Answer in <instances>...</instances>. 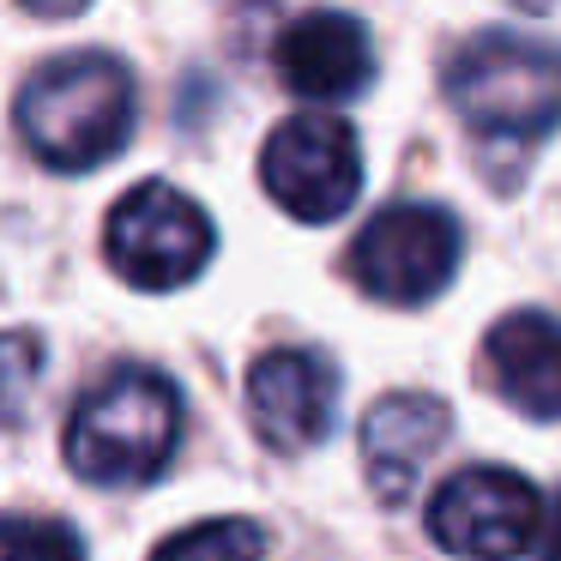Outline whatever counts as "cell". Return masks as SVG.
Returning <instances> with one entry per match:
<instances>
[{
	"label": "cell",
	"instance_id": "cell-1",
	"mask_svg": "<svg viewBox=\"0 0 561 561\" xmlns=\"http://www.w3.org/2000/svg\"><path fill=\"white\" fill-rule=\"evenodd\" d=\"M19 134L49 170H98L134 134V73L115 55H61L19 91Z\"/></svg>",
	"mask_w": 561,
	"mask_h": 561
},
{
	"label": "cell",
	"instance_id": "cell-2",
	"mask_svg": "<svg viewBox=\"0 0 561 561\" xmlns=\"http://www.w3.org/2000/svg\"><path fill=\"white\" fill-rule=\"evenodd\" d=\"M447 103L477 139L537 146L561 127V49L525 31H483L447 61Z\"/></svg>",
	"mask_w": 561,
	"mask_h": 561
},
{
	"label": "cell",
	"instance_id": "cell-3",
	"mask_svg": "<svg viewBox=\"0 0 561 561\" xmlns=\"http://www.w3.org/2000/svg\"><path fill=\"white\" fill-rule=\"evenodd\" d=\"M182 440V392L158 368H115L67 423V465L85 483H151Z\"/></svg>",
	"mask_w": 561,
	"mask_h": 561
},
{
	"label": "cell",
	"instance_id": "cell-4",
	"mask_svg": "<svg viewBox=\"0 0 561 561\" xmlns=\"http://www.w3.org/2000/svg\"><path fill=\"white\" fill-rule=\"evenodd\" d=\"M211 218L187 194H175L170 182H146L110 211V266L122 272L134 290H182L187 278H199L211 260Z\"/></svg>",
	"mask_w": 561,
	"mask_h": 561
},
{
	"label": "cell",
	"instance_id": "cell-5",
	"mask_svg": "<svg viewBox=\"0 0 561 561\" xmlns=\"http://www.w3.org/2000/svg\"><path fill=\"white\" fill-rule=\"evenodd\" d=\"M459 272V224L440 206H387L351 242V278L375 302L416 308Z\"/></svg>",
	"mask_w": 561,
	"mask_h": 561
},
{
	"label": "cell",
	"instance_id": "cell-6",
	"mask_svg": "<svg viewBox=\"0 0 561 561\" xmlns=\"http://www.w3.org/2000/svg\"><path fill=\"white\" fill-rule=\"evenodd\" d=\"M543 531V495L507 465H471L428 501V537L465 561H513Z\"/></svg>",
	"mask_w": 561,
	"mask_h": 561
},
{
	"label": "cell",
	"instance_id": "cell-7",
	"mask_svg": "<svg viewBox=\"0 0 561 561\" xmlns=\"http://www.w3.org/2000/svg\"><path fill=\"white\" fill-rule=\"evenodd\" d=\"M260 182L290 218L332 224L363 187V151L339 115H290L260 151Z\"/></svg>",
	"mask_w": 561,
	"mask_h": 561
},
{
	"label": "cell",
	"instance_id": "cell-8",
	"mask_svg": "<svg viewBox=\"0 0 561 561\" xmlns=\"http://www.w3.org/2000/svg\"><path fill=\"white\" fill-rule=\"evenodd\" d=\"M248 416L272 453L320 447L339 416V368L320 351H266L248 375Z\"/></svg>",
	"mask_w": 561,
	"mask_h": 561
},
{
	"label": "cell",
	"instance_id": "cell-9",
	"mask_svg": "<svg viewBox=\"0 0 561 561\" xmlns=\"http://www.w3.org/2000/svg\"><path fill=\"white\" fill-rule=\"evenodd\" d=\"M278 79L308 103H344L368 91L375 79V43H368L363 19L339 13V7H314V13L290 19L272 49Z\"/></svg>",
	"mask_w": 561,
	"mask_h": 561
},
{
	"label": "cell",
	"instance_id": "cell-10",
	"mask_svg": "<svg viewBox=\"0 0 561 561\" xmlns=\"http://www.w3.org/2000/svg\"><path fill=\"white\" fill-rule=\"evenodd\" d=\"M453 416L435 392H387L375 411L363 416V471L375 501H404L423 477V465L440 453Z\"/></svg>",
	"mask_w": 561,
	"mask_h": 561
},
{
	"label": "cell",
	"instance_id": "cell-11",
	"mask_svg": "<svg viewBox=\"0 0 561 561\" xmlns=\"http://www.w3.org/2000/svg\"><path fill=\"white\" fill-rule=\"evenodd\" d=\"M483 356L489 375H495V392L513 411L561 423V320L519 308V314L495 320Z\"/></svg>",
	"mask_w": 561,
	"mask_h": 561
},
{
	"label": "cell",
	"instance_id": "cell-12",
	"mask_svg": "<svg viewBox=\"0 0 561 561\" xmlns=\"http://www.w3.org/2000/svg\"><path fill=\"white\" fill-rule=\"evenodd\" d=\"M266 556V537L248 519H206L194 531H175L170 543H158L151 561H260Z\"/></svg>",
	"mask_w": 561,
	"mask_h": 561
},
{
	"label": "cell",
	"instance_id": "cell-13",
	"mask_svg": "<svg viewBox=\"0 0 561 561\" xmlns=\"http://www.w3.org/2000/svg\"><path fill=\"white\" fill-rule=\"evenodd\" d=\"M0 561H85V543L67 519L7 513L0 519Z\"/></svg>",
	"mask_w": 561,
	"mask_h": 561
},
{
	"label": "cell",
	"instance_id": "cell-14",
	"mask_svg": "<svg viewBox=\"0 0 561 561\" xmlns=\"http://www.w3.org/2000/svg\"><path fill=\"white\" fill-rule=\"evenodd\" d=\"M37 375H43V339L37 332H0V423H19Z\"/></svg>",
	"mask_w": 561,
	"mask_h": 561
},
{
	"label": "cell",
	"instance_id": "cell-15",
	"mask_svg": "<svg viewBox=\"0 0 561 561\" xmlns=\"http://www.w3.org/2000/svg\"><path fill=\"white\" fill-rule=\"evenodd\" d=\"M537 561H561V489L543 513V531H537Z\"/></svg>",
	"mask_w": 561,
	"mask_h": 561
},
{
	"label": "cell",
	"instance_id": "cell-16",
	"mask_svg": "<svg viewBox=\"0 0 561 561\" xmlns=\"http://www.w3.org/2000/svg\"><path fill=\"white\" fill-rule=\"evenodd\" d=\"M25 13H37V19H49V25H61V19H73V13H85L91 0H19Z\"/></svg>",
	"mask_w": 561,
	"mask_h": 561
},
{
	"label": "cell",
	"instance_id": "cell-17",
	"mask_svg": "<svg viewBox=\"0 0 561 561\" xmlns=\"http://www.w3.org/2000/svg\"><path fill=\"white\" fill-rule=\"evenodd\" d=\"M513 7H525V13H543V7H556V0H513Z\"/></svg>",
	"mask_w": 561,
	"mask_h": 561
}]
</instances>
